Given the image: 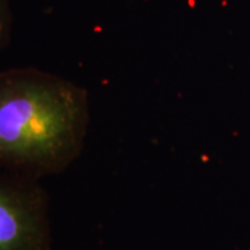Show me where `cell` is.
Here are the masks:
<instances>
[{
  "mask_svg": "<svg viewBox=\"0 0 250 250\" xmlns=\"http://www.w3.org/2000/svg\"><path fill=\"white\" fill-rule=\"evenodd\" d=\"M90 123L88 90L34 67L0 71V170L41 179L82 153Z\"/></svg>",
  "mask_w": 250,
  "mask_h": 250,
  "instance_id": "6da1fadb",
  "label": "cell"
},
{
  "mask_svg": "<svg viewBox=\"0 0 250 250\" xmlns=\"http://www.w3.org/2000/svg\"><path fill=\"white\" fill-rule=\"evenodd\" d=\"M49 197L39 179L0 170V250H50Z\"/></svg>",
  "mask_w": 250,
  "mask_h": 250,
  "instance_id": "7a4b0ae2",
  "label": "cell"
},
{
  "mask_svg": "<svg viewBox=\"0 0 250 250\" xmlns=\"http://www.w3.org/2000/svg\"><path fill=\"white\" fill-rule=\"evenodd\" d=\"M13 29V13L10 0H0V53L9 46Z\"/></svg>",
  "mask_w": 250,
  "mask_h": 250,
  "instance_id": "3957f363",
  "label": "cell"
}]
</instances>
